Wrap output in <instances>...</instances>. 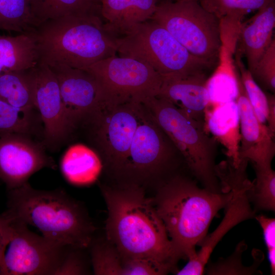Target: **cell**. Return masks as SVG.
<instances>
[{"label":"cell","mask_w":275,"mask_h":275,"mask_svg":"<svg viewBox=\"0 0 275 275\" xmlns=\"http://www.w3.org/2000/svg\"><path fill=\"white\" fill-rule=\"evenodd\" d=\"M100 187L107 209L105 237L117 248L123 262L149 259L168 273H175L180 258L145 189L131 184Z\"/></svg>","instance_id":"obj_1"},{"label":"cell","mask_w":275,"mask_h":275,"mask_svg":"<svg viewBox=\"0 0 275 275\" xmlns=\"http://www.w3.org/2000/svg\"><path fill=\"white\" fill-rule=\"evenodd\" d=\"M215 192L200 188L182 175H173L157 187L153 200L174 248L180 259H188L201 244L210 223L231 200L232 190Z\"/></svg>","instance_id":"obj_2"},{"label":"cell","mask_w":275,"mask_h":275,"mask_svg":"<svg viewBox=\"0 0 275 275\" xmlns=\"http://www.w3.org/2000/svg\"><path fill=\"white\" fill-rule=\"evenodd\" d=\"M8 190L6 219L32 225L64 246L89 248L96 228L79 202L62 190H37L28 182Z\"/></svg>","instance_id":"obj_3"},{"label":"cell","mask_w":275,"mask_h":275,"mask_svg":"<svg viewBox=\"0 0 275 275\" xmlns=\"http://www.w3.org/2000/svg\"><path fill=\"white\" fill-rule=\"evenodd\" d=\"M39 63L85 69L117 54L115 37L99 15H68L49 20L35 29Z\"/></svg>","instance_id":"obj_4"},{"label":"cell","mask_w":275,"mask_h":275,"mask_svg":"<svg viewBox=\"0 0 275 275\" xmlns=\"http://www.w3.org/2000/svg\"><path fill=\"white\" fill-rule=\"evenodd\" d=\"M142 103L204 187L215 192L223 191L215 171L216 141L208 134L205 125L189 117L162 97H149Z\"/></svg>","instance_id":"obj_5"},{"label":"cell","mask_w":275,"mask_h":275,"mask_svg":"<svg viewBox=\"0 0 275 275\" xmlns=\"http://www.w3.org/2000/svg\"><path fill=\"white\" fill-rule=\"evenodd\" d=\"M117 53L152 67L162 78H181L213 67L190 53L166 29L152 19L116 37Z\"/></svg>","instance_id":"obj_6"},{"label":"cell","mask_w":275,"mask_h":275,"mask_svg":"<svg viewBox=\"0 0 275 275\" xmlns=\"http://www.w3.org/2000/svg\"><path fill=\"white\" fill-rule=\"evenodd\" d=\"M150 19L194 56L213 66L216 63L222 47L220 19L198 0H161Z\"/></svg>","instance_id":"obj_7"},{"label":"cell","mask_w":275,"mask_h":275,"mask_svg":"<svg viewBox=\"0 0 275 275\" xmlns=\"http://www.w3.org/2000/svg\"><path fill=\"white\" fill-rule=\"evenodd\" d=\"M179 156L173 142L141 102L139 124L119 184H135L144 189L153 183L158 186L173 175L171 173Z\"/></svg>","instance_id":"obj_8"},{"label":"cell","mask_w":275,"mask_h":275,"mask_svg":"<svg viewBox=\"0 0 275 275\" xmlns=\"http://www.w3.org/2000/svg\"><path fill=\"white\" fill-rule=\"evenodd\" d=\"M141 103L133 101L107 105L84 123L90 127L103 168L120 180L139 124Z\"/></svg>","instance_id":"obj_9"},{"label":"cell","mask_w":275,"mask_h":275,"mask_svg":"<svg viewBox=\"0 0 275 275\" xmlns=\"http://www.w3.org/2000/svg\"><path fill=\"white\" fill-rule=\"evenodd\" d=\"M85 70L96 79L109 104L142 102L148 97L157 96L162 82L161 75L149 65L117 54Z\"/></svg>","instance_id":"obj_10"},{"label":"cell","mask_w":275,"mask_h":275,"mask_svg":"<svg viewBox=\"0 0 275 275\" xmlns=\"http://www.w3.org/2000/svg\"><path fill=\"white\" fill-rule=\"evenodd\" d=\"M8 221L12 235L4 254L5 275L56 274L68 246L31 232L22 222Z\"/></svg>","instance_id":"obj_11"},{"label":"cell","mask_w":275,"mask_h":275,"mask_svg":"<svg viewBox=\"0 0 275 275\" xmlns=\"http://www.w3.org/2000/svg\"><path fill=\"white\" fill-rule=\"evenodd\" d=\"M220 183L232 191L225 216L217 228L205 237L200 244V250L188 259L187 263L181 269L177 270L176 274H203L211 253L223 236L239 223L255 216L247 194L252 182L248 179L245 171L229 170L222 176Z\"/></svg>","instance_id":"obj_12"},{"label":"cell","mask_w":275,"mask_h":275,"mask_svg":"<svg viewBox=\"0 0 275 275\" xmlns=\"http://www.w3.org/2000/svg\"><path fill=\"white\" fill-rule=\"evenodd\" d=\"M34 104L43 127V144L55 150L67 141L74 129L66 113L57 77L49 66L38 63L31 68Z\"/></svg>","instance_id":"obj_13"},{"label":"cell","mask_w":275,"mask_h":275,"mask_svg":"<svg viewBox=\"0 0 275 275\" xmlns=\"http://www.w3.org/2000/svg\"><path fill=\"white\" fill-rule=\"evenodd\" d=\"M49 66L57 77L67 118L74 130L110 105L98 82L88 71L63 64Z\"/></svg>","instance_id":"obj_14"},{"label":"cell","mask_w":275,"mask_h":275,"mask_svg":"<svg viewBox=\"0 0 275 275\" xmlns=\"http://www.w3.org/2000/svg\"><path fill=\"white\" fill-rule=\"evenodd\" d=\"M45 148L42 142L28 135L11 133L0 136V179L8 190L26 183L33 174L44 168H56Z\"/></svg>","instance_id":"obj_15"},{"label":"cell","mask_w":275,"mask_h":275,"mask_svg":"<svg viewBox=\"0 0 275 275\" xmlns=\"http://www.w3.org/2000/svg\"><path fill=\"white\" fill-rule=\"evenodd\" d=\"M237 80V104L240 121V142L239 155L241 161H251L254 166H271L275 155L274 137L267 125L259 121L249 100L240 78Z\"/></svg>","instance_id":"obj_16"},{"label":"cell","mask_w":275,"mask_h":275,"mask_svg":"<svg viewBox=\"0 0 275 275\" xmlns=\"http://www.w3.org/2000/svg\"><path fill=\"white\" fill-rule=\"evenodd\" d=\"M206 73L181 78H162L157 96L171 102L189 117L205 125L209 104Z\"/></svg>","instance_id":"obj_17"},{"label":"cell","mask_w":275,"mask_h":275,"mask_svg":"<svg viewBox=\"0 0 275 275\" xmlns=\"http://www.w3.org/2000/svg\"><path fill=\"white\" fill-rule=\"evenodd\" d=\"M205 129L225 149L228 161L235 168L241 163L239 109L236 101L208 106L205 113Z\"/></svg>","instance_id":"obj_18"},{"label":"cell","mask_w":275,"mask_h":275,"mask_svg":"<svg viewBox=\"0 0 275 275\" xmlns=\"http://www.w3.org/2000/svg\"><path fill=\"white\" fill-rule=\"evenodd\" d=\"M275 27V2L258 10L241 27L238 34V51L246 58L251 73L272 41Z\"/></svg>","instance_id":"obj_19"},{"label":"cell","mask_w":275,"mask_h":275,"mask_svg":"<svg viewBox=\"0 0 275 275\" xmlns=\"http://www.w3.org/2000/svg\"><path fill=\"white\" fill-rule=\"evenodd\" d=\"M160 0H102L101 15L106 30L122 36L136 25L151 19Z\"/></svg>","instance_id":"obj_20"},{"label":"cell","mask_w":275,"mask_h":275,"mask_svg":"<svg viewBox=\"0 0 275 275\" xmlns=\"http://www.w3.org/2000/svg\"><path fill=\"white\" fill-rule=\"evenodd\" d=\"M39 62L34 31L16 36L0 35V74L9 71L27 70Z\"/></svg>","instance_id":"obj_21"},{"label":"cell","mask_w":275,"mask_h":275,"mask_svg":"<svg viewBox=\"0 0 275 275\" xmlns=\"http://www.w3.org/2000/svg\"><path fill=\"white\" fill-rule=\"evenodd\" d=\"M60 167L67 181L77 186L88 185L95 182L103 169L98 153L80 144L73 145L66 151L61 159Z\"/></svg>","instance_id":"obj_22"},{"label":"cell","mask_w":275,"mask_h":275,"mask_svg":"<svg viewBox=\"0 0 275 275\" xmlns=\"http://www.w3.org/2000/svg\"><path fill=\"white\" fill-rule=\"evenodd\" d=\"M37 26L44 21L68 15H101V4L93 0H29Z\"/></svg>","instance_id":"obj_23"},{"label":"cell","mask_w":275,"mask_h":275,"mask_svg":"<svg viewBox=\"0 0 275 275\" xmlns=\"http://www.w3.org/2000/svg\"><path fill=\"white\" fill-rule=\"evenodd\" d=\"M0 99L21 109L36 110L31 68L0 74Z\"/></svg>","instance_id":"obj_24"},{"label":"cell","mask_w":275,"mask_h":275,"mask_svg":"<svg viewBox=\"0 0 275 275\" xmlns=\"http://www.w3.org/2000/svg\"><path fill=\"white\" fill-rule=\"evenodd\" d=\"M42 123L37 110L16 107L0 99V136L19 133L31 136L40 131Z\"/></svg>","instance_id":"obj_25"},{"label":"cell","mask_w":275,"mask_h":275,"mask_svg":"<svg viewBox=\"0 0 275 275\" xmlns=\"http://www.w3.org/2000/svg\"><path fill=\"white\" fill-rule=\"evenodd\" d=\"M37 26L29 0H0V30L20 34L33 32Z\"/></svg>","instance_id":"obj_26"},{"label":"cell","mask_w":275,"mask_h":275,"mask_svg":"<svg viewBox=\"0 0 275 275\" xmlns=\"http://www.w3.org/2000/svg\"><path fill=\"white\" fill-rule=\"evenodd\" d=\"M90 248L91 262L96 275H122L123 260L115 245L106 237L93 239Z\"/></svg>","instance_id":"obj_27"},{"label":"cell","mask_w":275,"mask_h":275,"mask_svg":"<svg viewBox=\"0 0 275 275\" xmlns=\"http://www.w3.org/2000/svg\"><path fill=\"white\" fill-rule=\"evenodd\" d=\"M256 179L251 183L247 194L254 210H275V172L271 166H254Z\"/></svg>","instance_id":"obj_28"},{"label":"cell","mask_w":275,"mask_h":275,"mask_svg":"<svg viewBox=\"0 0 275 275\" xmlns=\"http://www.w3.org/2000/svg\"><path fill=\"white\" fill-rule=\"evenodd\" d=\"M246 249V244L243 241L236 246L233 254L226 259H220L217 262L209 265L206 269L207 274L230 275V274H253L258 273L257 269L263 259L262 252L257 250L256 259L253 265L245 266L242 263V252Z\"/></svg>","instance_id":"obj_29"},{"label":"cell","mask_w":275,"mask_h":275,"mask_svg":"<svg viewBox=\"0 0 275 275\" xmlns=\"http://www.w3.org/2000/svg\"><path fill=\"white\" fill-rule=\"evenodd\" d=\"M207 11L219 19L239 17L248 10H259L275 0H198Z\"/></svg>","instance_id":"obj_30"},{"label":"cell","mask_w":275,"mask_h":275,"mask_svg":"<svg viewBox=\"0 0 275 275\" xmlns=\"http://www.w3.org/2000/svg\"><path fill=\"white\" fill-rule=\"evenodd\" d=\"M236 63L248 100L258 119L266 125L268 108L266 94L257 84L250 71L244 66L239 56L236 59Z\"/></svg>","instance_id":"obj_31"},{"label":"cell","mask_w":275,"mask_h":275,"mask_svg":"<svg viewBox=\"0 0 275 275\" xmlns=\"http://www.w3.org/2000/svg\"><path fill=\"white\" fill-rule=\"evenodd\" d=\"M251 74L265 89L275 91V40L271 43L259 60Z\"/></svg>","instance_id":"obj_32"},{"label":"cell","mask_w":275,"mask_h":275,"mask_svg":"<svg viewBox=\"0 0 275 275\" xmlns=\"http://www.w3.org/2000/svg\"><path fill=\"white\" fill-rule=\"evenodd\" d=\"M82 249L68 247L56 274H86L88 267Z\"/></svg>","instance_id":"obj_33"},{"label":"cell","mask_w":275,"mask_h":275,"mask_svg":"<svg viewBox=\"0 0 275 275\" xmlns=\"http://www.w3.org/2000/svg\"><path fill=\"white\" fill-rule=\"evenodd\" d=\"M123 263L122 275H162L168 273L161 265L149 259H132Z\"/></svg>","instance_id":"obj_34"},{"label":"cell","mask_w":275,"mask_h":275,"mask_svg":"<svg viewBox=\"0 0 275 275\" xmlns=\"http://www.w3.org/2000/svg\"><path fill=\"white\" fill-rule=\"evenodd\" d=\"M260 225L267 249L271 274L275 273V219L263 214L255 216Z\"/></svg>","instance_id":"obj_35"},{"label":"cell","mask_w":275,"mask_h":275,"mask_svg":"<svg viewBox=\"0 0 275 275\" xmlns=\"http://www.w3.org/2000/svg\"><path fill=\"white\" fill-rule=\"evenodd\" d=\"M11 235L12 228L9 221L3 215H0V274H5L4 257Z\"/></svg>","instance_id":"obj_36"},{"label":"cell","mask_w":275,"mask_h":275,"mask_svg":"<svg viewBox=\"0 0 275 275\" xmlns=\"http://www.w3.org/2000/svg\"><path fill=\"white\" fill-rule=\"evenodd\" d=\"M267 103V115L266 119V125L271 133L275 136V97L274 95L266 93Z\"/></svg>","instance_id":"obj_37"},{"label":"cell","mask_w":275,"mask_h":275,"mask_svg":"<svg viewBox=\"0 0 275 275\" xmlns=\"http://www.w3.org/2000/svg\"><path fill=\"white\" fill-rule=\"evenodd\" d=\"M93 1H95V2L98 3V4H101V3L102 0H93Z\"/></svg>","instance_id":"obj_38"},{"label":"cell","mask_w":275,"mask_h":275,"mask_svg":"<svg viewBox=\"0 0 275 275\" xmlns=\"http://www.w3.org/2000/svg\"><path fill=\"white\" fill-rule=\"evenodd\" d=\"M161 1V0H160ZM168 1H178L181 0H168Z\"/></svg>","instance_id":"obj_39"}]
</instances>
